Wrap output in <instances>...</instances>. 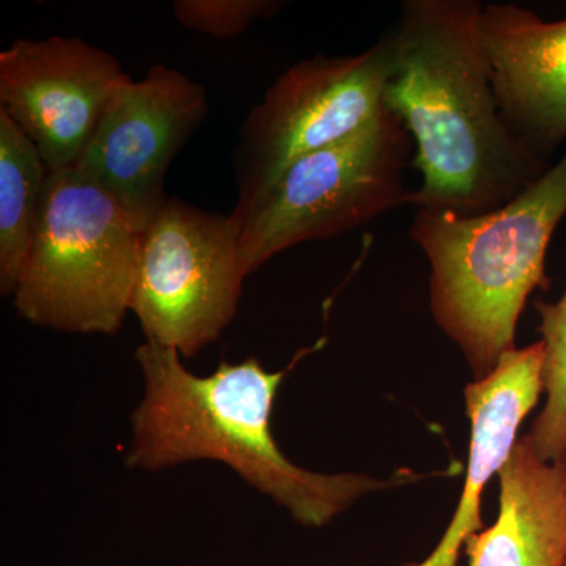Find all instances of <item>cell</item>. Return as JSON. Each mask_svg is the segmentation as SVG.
<instances>
[{"mask_svg":"<svg viewBox=\"0 0 566 566\" xmlns=\"http://www.w3.org/2000/svg\"><path fill=\"white\" fill-rule=\"evenodd\" d=\"M129 81L115 55L74 36L21 39L0 52V109L51 172L76 166Z\"/></svg>","mask_w":566,"mask_h":566,"instance_id":"obj_9","label":"cell"},{"mask_svg":"<svg viewBox=\"0 0 566 566\" xmlns=\"http://www.w3.org/2000/svg\"><path fill=\"white\" fill-rule=\"evenodd\" d=\"M497 475V520L465 542L468 566H565L566 455L542 460L524 434Z\"/></svg>","mask_w":566,"mask_h":566,"instance_id":"obj_12","label":"cell"},{"mask_svg":"<svg viewBox=\"0 0 566 566\" xmlns=\"http://www.w3.org/2000/svg\"><path fill=\"white\" fill-rule=\"evenodd\" d=\"M51 170L36 145L0 109V293L13 296Z\"/></svg>","mask_w":566,"mask_h":566,"instance_id":"obj_13","label":"cell"},{"mask_svg":"<svg viewBox=\"0 0 566 566\" xmlns=\"http://www.w3.org/2000/svg\"><path fill=\"white\" fill-rule=\"evenodd\" d=\"M566 216V151L520 196L475 216L416 210L409 238L430 263L434 323L464 354L475 381L515 349L535 290L549 289L546 256Z\"/></svg>","mask_w":566,"mask_h":566,"instance_id":"obj_3","label":"cell"},{"mask_svg":"<svg viewBox=\"0 0 566 566\" xmlns=\"http://www.w3.org/2000/svg\"><path fill=\"white\" fill-rule=\"evenodd\" d=\"M411 136L390 112L349 139L300 156L232 216L248 275L277 253L329 240L408 205Z\"/></svg>","mask_w":566,"mask_h":566,"instance_id":"obj_5","label":"cell"},{"mask_svg":"<svg viewBox=\"0 0 566 566\" xmlns=\"http://www.w3.org/2000/svg\"><path fill=\"white\" fill-rule=\"evenodd\" d=\"M207 114L202 85L153 65L115 95L73 169L109 193L144 232L170 199L164 191L170 164Z\"/></svg>","mask_w":566,"mask_h":566,"instance_id":"obj_8","label":"cell"},{"mask_svg":"<svg viewBox=\"0 0 566 566\" xmlns=\"http://www.w3.org/2000/svg\"><path fill=\"white\" fill-rule=\"evenodd\" d=\"M565 566H566V564H565Z\"/></svg>","mask_w":566,"mask_h":566,"instance_id":"obj_16","label":"cell"},{"mask_svg":"<svg viewBox=\"0 0 566 566\" xmlns=\"http://www.w3.org/2000/svg\"><path fill=\"white\" fill-rule=\"evenodd\" d=\"M545 346L536 342L502 356L485 379L464 389L465 412L471 422L468 471L463 494L441 542L420 564L403 566H458L461 549L483 531L482 499L491 479L499 474L516 444L517 431L545 392Z\"/></svg>","mask_w":566,"mask_h":566,"instance_id":"obj_11","label":"cell"},{"mask_svg":"<svg viewBox=\"0 0 566 566\" xmlns=\"http://www.w3.org/2000/svg\"><path fill=\"white\" fill-rule=\"evenodd\" d=\"M386 35L354 55H315L290 66L241 129L237 207L251 202L300 156L349 139L385 115Z\"/></svg>","mask_w":566,"mask_h":566,"instance_id":"obj_7","label":"cell"},{"mask_svg":"<svg viewBox=\"0 0 566 566\" xmlns=\"http://www.w3.org/2000/svg\"><path fill=\"white\" fill-rule=\"evenodd\" d=\"M245 277L232 214L167 200L140 238L132 312L145 342L196 356L233 322Z\"/></svg>","mask_w":566,"mask_h":566,"instance_id":"obj_6","label":"cell"},{"mask_svg":"<svg viewBox=\"0 0 566 566\" xmlns=\"http://www.w3.org/2000/svg\"><path fill=\"white\" fill-rule=\"evenodd\" d=\"M545 346L543 387L546 403L527 436L536 455L545 461L566 455V290L556 303L535 301Z\"/></svg>","mask_w":566,"mask_h":566,"instance_id":"obj_14","label":"cell"},{"mask_svg":"<svg viewBox=\"0 0 566 566\" xmlns=\"http://www.w3.org/2000/svg\"><path fill=\"white\" fill-rule=\"evenodd\" d=\"M144 394L129 417L125 464L159 472L193 461L229 465L249 486L283 506L297 524L324 527L364 495L397 485L365 474L305 471L282 452L273 433L275 398L286 370L260 359L227 360L192 374L177 349L142 344L134 353Z\"/></svg>","mask_w":566,"mask_h":566,"instance_id":"obj_2","label":"cell"},{"mask_svg":"<svg viewBox=\"0 0 566 566\" xmlns=\"http://www.w3.org/2000/svg\"><path fill=\"white\" fill-rule=\"evenodd\" d=\"M479 36L506 126L551 166L566 140V18L546 21L516 3H483Z\"/></svg>","mask_w":566,"mask_h":566,"instance_id":"obj_10","label":"cell"},{"mask_svg":"<svg viewBox=\"0 0 566 566\" xmlns=\"http://www.w3.org/2000/svg\"><path fill=\"white\" fill-rule=\"evenodd\" d=\"M283 7L285 2L277 0H177L172 9L185 28L216 39H233L253 21L273 17Z\"/></svg>","mask_w":566,"mask_h":566,"instance_id":"obj_15","label":"cell"},{"mask_svg":"<svg viewBox=\"0 0 566 566\" xmlns=\"http://www.w3.org/2000/svg\"><path fill=\"white\" fill-rule=\"evenodd\" d=\"M142 230L76 169L51 172L13 303L29 323L114 335L132 312Z\"/></svg>","mask_w":566,"mask_h":566,"instance_id":"obj_4","label":"cell"},{"mask_svg":"<svg viewBox=\"0 0 566 566\" xmlns=\"http://www.w3.org/2000/svg\"><path fill=\"white\" fill-rule=\"evenodd\" d=\"M482 2L403 0L385 33V109L411 136L416 210L475 216L497 210L547 169L499 109L479 36Z\"/></svg>","mask_w":566,"mask_h":566,"instance_id":"obj_1","label":"cell"}]
</instances>
